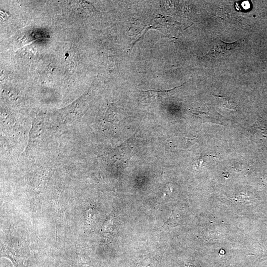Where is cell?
<instances>
[{"instance_id":"obj_1","label":"cell","mask_w":267,"mask_h":267,"mask_svg":"<svg viewBox=\"0 0 267 267\" xmlns=\"http://www.w3.org/2000/svg\"><path fill=\"white\" fill-rule=\"evenodd\" d=\"M252 134L256 140L260 143L267 144V129L266 126L259 122L252 128Z\"/></svg>"},{"instance_id":"obj_2","label":"cell","mask_w":267,"mask_h":267,"mask_svg":"<svg viewBox=\"0 0 267 267\" xmlns=\"http://www.w3.org/2000/svg\"><path fill=\"white\" fill-rule=\"evenodd\" d=\"M218 104L222 107L227 110H234L236 106L233 102H231L227 99L222 96H215Z\"/></svg>"},{"instance_id":"obj_3","label":"cell","mask_w":267,"mask_h":267,"mask_svg":"<svg viewBox=\"0 0 267 267\" xmlns=\"http://www.w3.org/2000/svg\"><path fill=\"white\" fill-rule=\"evenodd\" d=\"M147 261L149 264L144 267L140 266V267H161L160 259L157 255L150 257L147 259Z\"/></svg>"}]
</instances>
